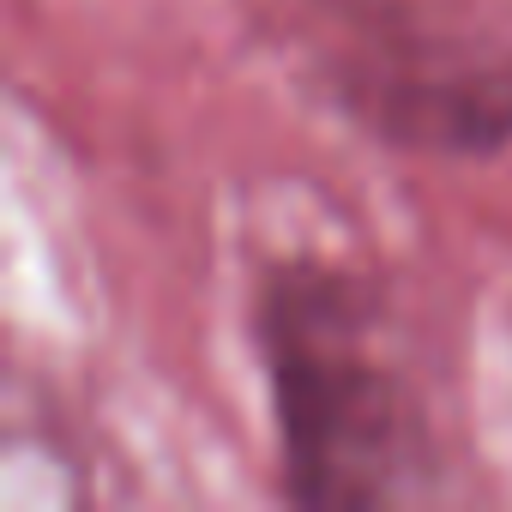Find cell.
<instances>
[{"mask_svg":"<svg viewBox=\"0 0 512 512\" xmlns=\"http://www.w3.org/2000/svg\"><path fill=\"white\" fill-rule=\"evenodd\" d=\"M260 338L296 500L398 506L434 494L440 452L428 410L344 278L284 272L266 296Z\"/></svg>","mask_w":512,"mask_h":512,"instance_id":"cell-1","label":"cell"}]
</instances>
